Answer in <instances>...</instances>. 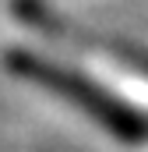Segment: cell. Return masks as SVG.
Segmentation results:
<instances>
[{"mask_svg": "<svg viewBox=\"0 0 148 152\" xmlns=\"http://www.w3.org/2000/svg\"><path fill=\"white\" fill-rule=\"evenodd\" d=\"M4 67L14 78L39 85L60 99H67L74 110H81L85 117H92L99 127H106L116 142L138 145L148 138V120L131 103H123L120 96H113L110 88H102L99 81L85 78L74 67H64L49 57H39L36 50H7L4 53Z\"/></svg>", "mask_w": 148, "mask_h": 152, "instance_id": "cell-1", "label": "cell"}]
</instances>
